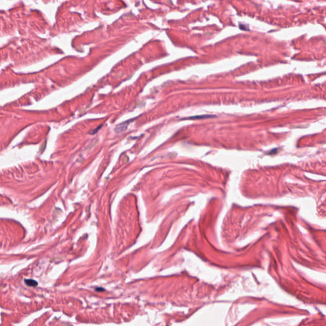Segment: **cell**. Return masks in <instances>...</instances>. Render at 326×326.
I'll return each mask as SVG.
<instances>
[{
  "label": "cell",
  "instance_id": "6da1fadb",
  "mask_svg": "<svg viewBox=\"0 0 326 326\" xmlns=\"http://www.w3.org/2000/svg\"><path fill=\"white\" fill-rule=\"evenodd\" d=\"M216 117L214 115H197V116H194L190 117L187 119H208V118H213Z\"/></svg>",
  "mask_w": 326,
  "mask_h": 326
},
{
  "label": "cell",
  "instance_id": "7a4b0ae2",
  "mask_svg": "<svg viewBox=\"0 0 326 326\" xmlns=\"http://www.w3.org/2000/svg\"><path fill=\"white\" fill-rule=\"evenodd\" d=\"M25 283L28 286H31V287H35L38 285V283L36 281H34V280H31V279L25 280Z\"/></svg>",
  "mask_w": 326,
  "mask_h": 326
}]
</instances>
